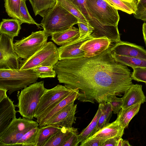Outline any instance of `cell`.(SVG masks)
Instances as JSON below:
<instances>
[{
	"instance_id": "cell-1",
	"label": "cell",
	"mask_w": 146,
	"mask_h": 146,
	"mask_svg": "<svg viewBox=\"0 0 146 146\" xmlns=\"http://www.w3.org/2000/svg\"><path fill=\"white\" fill-rule=\"evenodd\" d=\"M110 47L93 57L59 60L53 67L59 82L78 91L77 99L94 104L121 96L132 84L127 66L116 62Z\"/></svg>"
},
{
	"instance_id": "cell-2",
	"label": "cell",
	"mask_w": 146,
	"mask_h": 146,
	"mask_svg": "<svg viewBox=\"0 0 146 146\" xmlns=\"http://www.w3.org/2000/svg\"><path fill=\"white\" fill-rule=\"evenodd\" d=\"M40 24L50 36L67 30L78 24V19L57 3L55 6L40 13Z\"/></svg>"
},
{
	"instance_id": "cell-3",
	"label": "cell",
	"mask_w": 146,
	"mask_h": 146,
	"mask_svg": "<svg viewBox=\"0 0 146 146\" xmlns=\"http://www.w3.org/2000/svg\"><path fill=\"white\" fill-rule=\"evenodd\" d=\"M47 89L44 81L36 82L17 92V112L23 117L31 119L35 117L36 110L42 96Z\"/></svg>"
},
{
	"instance_id": "cell-4",
	"label": "cell",
	"mask_w": 146,
	"mask_h": 146,
	"mask_svg": "<svg viewBox=\"0 0 146 146\" xmlns=\"http://www.w3.org/2000/svg\"><path fill=\"white\" fill-rule=\"evenodd\" d=\"M38 78L33 69H0V88L7 90L11 95L36 82Z\"/></svg>"
},
{
	"instance_id": "cell-5",
	"label": "cell",
	"mask_w": 146,
	"mask_h": 146,
	"mask_svg": "<svg viewBox=\"0 0 146 146\" xmlns=\"http://www.w3.org/2000/svg\"><path fill=\"white\" fill-rule=\"evenodd\" d=\"M59 58L58 48L52 42H48L30 57L21 60L19 69H33L40 66L54 67Z\"/></svg>"
},
{
	"instance_id": "cell-6",
	"label": "cell",
	"mask_w": 146,
	"mask_h": 146,
	"mask_svg": "<svg viewBox=\"0 0 146 146\" xmlns=\"http://www.w3.org/2000/svg\"><path fill=\"white\" fill-rule=\"evenodd\" d=\"M38 126V123L32 119L16 118L0 133V146H15L25 133Z\"/></svg>"
},
{
	"instance_id": "cell-7",
	"label": "cell",
	"mask_w": 146,
	"mask_h": 146,
	"mask_svg": "<svg viewBox=\"0 0 146 146\" xmlns=\"http://www.w3.org/2000/svg\"><path fill=\"white\" fill-rule=\"evenodd\" d=\"M92 17L104 26H117L119 20L118 10L105 0H86Z\"/></svg>"
},
{
	"instance_id": "cell-8",
	"label": "cell",
	"mask_w": 146,
	"mask_h": 146,
	"mask_svg": "<svg viewBox=\"0 0 146 146\" xmlns=\"http://www.w3.org/2000/svg\"><path fill=\"white\" fill-rule=\"evenodd\" d=\"M50 36L44 30L33 32L13 43L15 51L21 58L27 59L42 48Z\"/></svg>"
},
{
	"instance_id": "cell-9",
	"label": "cell",
	"mask_w": 146,
	"mask_h": 146,
	"mask_svg": "<svg viewBox=\"0 0 146 146\" xmlns=\"http://www.w3.org/2000/svg\"><path fill=\"white\" fill-rule=\"evenodd\" d=\"M13 38L0 35V69H19L20 58L15 52Z\"/></svg>"
},
{
	"instance_id": "cell-10",
	"label": "cell",
	"mask_w": 146,
	"mask_h": 146,
	"mask_svg": "<svg viewBox=\"0 0 146 146\" xmlns=\"http://www.w3.org/2000/svg\"><path fill=\"white\" fill-rule=\"evenodd\" d=\"M73 90L59 84L51 89H47L40 98L35 118H38L47 109L62 100Z\"/></svg>"
},
{
	"instance_id": "cell-11",
	"label": "cell",
	"mask_w": 146,
	"mask_h": 146,
	"mask_svg": "<svg viewBox=\"0 0 146 146\" xmlns=\"http://www.w3.org/2000/svg\"><path fill=\"white\" fill-rule=\"evenodd\" d=\"M73 102L58 112L44 125H50L59 127H71L75 123L77 104Z\"/></svg>"
},
{
	"instance_id": "cell-12",
	"label": "cell",
	"mask_w": 146,
	"mask_h": 146,
	"mask_svg": "<svg viewBox=\"0 0 146 146\" xmlns=\"http://www.w3.org/2000/svg\"><path fill=\"white\" fill-rule=\"evenodd\" d=\"M90 35L66 43L58 48L59 60H71L84 57V52L80 48L82 44L93 38Z\"/></svg>"
},
{
	"instance_id": "cell-13",
	"label": "cell",
	"mask_w": 146,
	"mask_h": 146,
	"mask_svg": "<svg viewBox=\"0 0 146 146\" xmlns=\"http://www.w3.org/2000/svg\"><path fill=\"white\" fill-rule=\"evenodd\" d=\"M111 53L130 57H135L146 60V50L143 47L127 42L120 41L111 48Z\"/></svg>"
},
{
	"instance_id": "cell-14",
	"label": "cell",
	"mask_w": 146,
	"mask_h": 146,
	"mask_svg": "<svg viewBox=\"0 0 146 146\" xmlns=\"http://www.w3.org/2000/svg\"><path fill=\"white\" fill-rule=\"evenodd\" d=\"M78 91L73 90L65 97L47 109L38 118L36 121L40 127L44 126L55 114L66 106L74 101L78 97Z\"/></svg>"
},
{
	"instance_id": "cell-15",
	"label": "cell",
	"mask_w": 146,
	"mask_h": 146,
	"mask_svg": "<svg viewBox=\"0 0 146 146\" xmlns=\"http://www.w3.org/2000/svg\"><path fill=\"white\" fill-rule=\"evenodd\" d=\"M111 42L105 36L93 38L81 46L80 48L85 53L84 57H91L101 54L110 47Z\"/></svg>"
},
{
	"instance_id": "cell-16",
	"label": "cell",
	"mask_w": 146,
	"mask_h": 146,
	"mask_svg": "<svg viewBox=\"0 0 146 146\" xmlns=\"http://www.w3.org/2000/svg\"><path fill=\"white\" fill-rule=\"evenodd\" d=\"M14 101L7 96L0 102V133L5 130L16 118L17 111Z\"/></svg>"
},
{
	"instance_id": "cell-17",
	"label": "cell",
	"mask_w": 146,
	"mask_h": 146,
	"mask_svg": "<svg viewBox=\"0 0 146 146\" xmlns=\"http://www.w3.org/2000/svg\"><path fill=\"white\" fill-rule=\"evenodd\" d=\"M124 129L116 119L112 123H110L85 141L94 139L104 141L114 137L120 138L124 134Z\"/></svg>"
},
{
	"instance_id": "cell-18",
	"label": "cell",
	"mask_w": 146,
	"mask_h": 146,
	"mask_svg": "<svg viewBox=\"0 0 146 146\" xmlns=\"http://www.w3.org/2000/svg\"><path fill=\"white\" fill-rule=\"evenodd\" d=\"M141 85L132 84L122 98V109L128 108L139 103H144L146 97L142 90Z\"/></svg>"
},
{
	"instance_id": "cell-19",
	"label": "cell",
	"mask_w": 146,
	"mask_h": 146,
	"mask_svg": "<svg viewBox=\"0 0 146 146\" xmlns=\"http://www.w3.org/2000/svg\"><path fill=\"white\" fill-rule=\"evenodd\" d=\"M80 36L79 29L72 27L65 31L52 34L51 40L57 45L62 46L77 39Z\"/></svg>"
},
{
	"instance_id": "cell-20",
	"label": "cell",
	"mask_w": 146,
	"mask_h": 146,
	"mask_svg": "<svg viewBox=\"0 0 146 146\" xmlns=\"http://www.w3.org/2000/svg\"><path fill=\"white\" fill-rule=\"evenodd\" d=\"M21 24L17 19H3L0 24V33L5 34L13 38L18 36L21 29Z\"/></svg>"
},
{
	"instance_id": "cell-21",
	"label": "cell",
	"mask_w": 146,
	"mask_h": 146,
	"mask_svg": "<svg viewBox=\"0 0 146 146\" xmlns=\"http://www.w3.org/2000/svg\"><path fill=\"white\" fill-rule=\"evenodd\" d=\"M104 104V103L99 104L98 110L90 123L78 135L77 144L78 145L80 143L83 142L94 134L99 118L103 111Z\"/></svg>"
},
{
	"instance_id": "cell-22",
	"label": "cell",
	"mask_w": 146,
	"mask_h": 146,
	"mask_svg": "<svg viewBox=\"0 0 146 146\" xmlns=\"http://www.w3.org/2000/svg\"><path fill=\"white\" fill-rule=\"evenodd\" d=\"M141 104L139 103L125 109L121 108L119 110L116 119L123 128L128 127L131 119L139 112Z\"/></svg>"
},
{
	"instance_id": "cell-23",
	"label": "cell",
	"mask_w": 146,
	"mask_h": 146,
	"mask_svg": "<svg viewBox=\"0 0 146 146\" xmlns=\"http://www.w3.org/2000/svg\"><path fill=\"white\" fill-rule=\"evenodd\" d=\"M77 130V129L72 127H62L60 130L51 137L44 146H62L68 137L72 133Z\"/></svg>"
},
{
	"instance_id": "cell-24",
	"label": "cell",
	"mask_w": 146,
	"mask_h": 146,
	"mask_svg": "<svg viewBox=\"0 0 146 146\" xmlns=\"http://www.w3.org/2000/svg\"><path fill=\"white\" fill-rule=\"evenodd\" d=\"M62 128L50 125L39 127L36 146H44L51 137L60 130Z\"/></svg>"
},
{
	"instance_id": "cell-25",
	"label": "cell",
	"mask_w": 146,
	"mask_h": 146,
	"mask_svg": "<svg viewBox=\"0 0 146 146\" xmlns=\"http://www.w3.org/2000/svg\"><path fill=\"white\" fill-rule=\"evenodd\" d=\"M105 0L115 9L129 14H134L137 9L136 0L132 1L127 0Z\"/></svg>"
},
{
	"instance_id": "cell-26",
	"label": "cell",
	"mask_w": 146,
	"mask_h": 146,
	"mask_svg": "<svg viewBox=\"0 0 146 146\" xmlns=\"http://www.w3.org/2000/svg\"><path fill=\"white\" fill-rule=\"evenodd\" d=\"M111 53L116 62L130 67L132 68L146 67V60L137 58L119 55L111 52Z\"/></svg>"
},
{
	"instance_id": "cell-27",
	"label": "cell",
	"mask_w": 146,
	"mask_h": 146,
	"mask_svg": "<svg viewBox=\"0 0 146 146\" xmlns=\"http://www.w3.org/2000/svg\"><path fill=\"white\" fill-rule=\"evenodd\" d=\"M21 1V0H5L4 7L8 15L18 19L22 24L23 23L20 13Z\"/></svg>"
},
{
	"instance_id": "cell-28",
	"label": "cell",
	"mask_w": 146,
	"mask_h": 146,
	"mask_svg": "<svg viewBox=\"0 0 146 146\" xmlns=\"http://www.w3.org/2000/svg\"><path fill=\"white\" fill-rule=\"evenodd\" d=\"M39 129V127H36L27 132L15 146H36Z\"/></svg>"
},
{
	"instance_id": "cell-29",
	"label": "cell",
	"mask_w": 146,
	"mask_h": 146,
	"mask_svg": "<svg viewBox=\"0 0 146 146\" xmlns=\"http://www.w3.org/2000/svg\"><path fill=\"white\" fill-rule=\"evenodd\" d=\"M57 3L85 24H89L78 9L70 0H56Z\"/></svg>"
},
{
	"instance_id": "cell-30",
	"label": "cell",
	"mask_w": 146,
	"mask_h": 146,
	"mask_svg": "<svg viewBox=\"0 0 146 146\" xmlns=\"http://www.w3.org/2000/svg\"><path fill=\"white\" fill-rule=\"evenodd\" d=\"M35 16L53 7L57 3L56 0H29Z\"/></svg>"
},
{
	"instance_id": "cell-31",
	"label": "cell",
	"mask_w": 146,
	"mask_h": 146,
	"mask_svg": "<svg viewBox=\"0 0 146 146\" xmlns=\"http://www.w3.org/2000/svg\"><path fill=\"white\" fill-rule=\"evenodd\" d=\"M113 111L110 104L105 102L102 113L99 118L94 134L108 124L112 116Z\"/></svg>"
},
{
	"instance_id": "cell-32",
	"label": "cell",
	"mask_w": 146,
	"mask_h": 146,
	"mask_svg": "<svg viewBox=\"0 0 146 146\" xmlns=\"http://www.w3.org/2000/svg\"><path fill=\"white\" fill-rule=\"evenodd\" d=\"M70 0L78 9L91 26L96 23V20L91 15L87 8L86 0Z\"/></svg>"
},
{
	"instance_id": "cell-33",
	"label": "cell",
	"mask_w": 146,
	"mask_h": 146,
	"mask_svg": "<svg viewBox=\"0 0 146 146\" xmlns=\"http://www.w3.org/2000/svg\"><path fill=\"white\" fill-rule=\"evenodd\" d=\"M26 0H21L20 6V17L23 23L29 24H34L36 25L38 28L41 26L40 24L36 23L30 14L26 4Z\"/></svg>"
},
{
	"instance_id": "cell-34",
	"label": "cell",
	"mask_w": 146,
	"mask_h": 146,
	"mask_svg": "<svg viewBox=\"0 0 146 146\" xmlns=\"http://www.w3.org/2000/svg\"><path fill=\"white\" fill-rule=\"evenodd\" d=\"M33 69L40 78H54L57 75L53 67L49 66H40Z\"/></svg>"
},
{
	"instance_id": "cell-35",
	"label": "cell",
	"mask_w": 146,
	"mask_h": 146,
	"mask_svg": "<svg viewBox=\"0 0 146 146\" xmlns=\"http://www.w3.org/2000/svg\"><path fill=\"white\" fill-rule=\"evenodd\" d=\"M106 103L110 104L113 112L114 114H117L122 108V98H117L116 95L110 96L107 101Z\"/></svg>"
},
{
	"instance_id": "cell-36",
	"label": "cell",
	"mask_w": 146,
	"mask_h": 146,
	"mask_svg": "<svg viewBox=\"0 0 146 146\" xmlns=\"http://www.w3.org/2000/svg\"><path fill=\"white\" fill-rule=\"evenodd\" d=\"M131 73L133 80L137 82L146 83V67L136 68H133Z\"/></svg>"
},
{
	"instance_id": "cell-37",
	"label": "cell",
	"mask_w": 146,
	"mask_h": 146,
	"mask_svg": "<svg viewBox=\"0 0 146 146\" xmlns=\"http://www.w3.org/2000/svg\"><path fill=\"white\" fill-rule=\"evenodd\" d=\"M78 24L80 33V36L79 38H80L91 35L94 30V28L89 24H85L78 20Z\"/></svg>"
},
{
	"instance_id": "cell-38",
	"label": "cell",
	"mask_w": 146,
	"mask_h": 146,
	"mask_svg": "<svg viewBox=\"0 0 146 146\" xmlns=\"http://www.w3.org/2000/svg\"><path fill=\"white\" fill-rule=\"evenodd\" d=\"M78 135V130L72 133L64 142L62 146H78L77 137Z\"/></svg>"
},
{
	"instance_id": "cell-39",
	"label": "cell",
	"mask_w": 146,
	"mask_h": 146,
	"mask_svg": "<svg viewBox=\"0 0 146 146\" xmlns=\"http://www.w3.org/2000/svg\"><path fill=\"white\" fill-rule=\"evenodd\" d=\"M103 141L99 140L91 139L86 140L81 143V146H102Z\"/></svg>"
},
{
	"instance_id": "cell-40",
	"label": "cell",
	"mask_w": 146,
	"mask_h": 146,
	"mask_svg": "<svg viewBox=\"0 0 146 146\" xmlns=\"http://www.w3.org/2000/svg\"><path fill=\"white\" fill-rule=\"evenodd\" d=\"M133 15L134 17L136 19H141L146 23V9H137L136 12Z\"/></svg>"
},
{
	"instance_id": "cell-41",
	"label": "cell",
	"mask_w": 146,
	"mask_h": 146,
	"mask_svg": "<svg viewBox=\"0 0 146 146\" xmlns=\"http://www.w3.org/2000/svg\"><path fill=\"white\" fill-rule=\"evenodd\" d=\"M119 138L114 137L108 139L104 142L102 146H116L117 141Z\"/></svg>"
},
{
	"instance_id": "cell-42",
	"label": "cell",
	"mask_w": 146,
	"mask_h": 146,
	"mask_svg": "<svg viewBox=\"0 0 146 146\" xmlns=\"http://www.w3.org/2000/svg\"><path fill=\"white\" fill-rule=\"evenodd\" d=\"M137 6L138 9H146V0H137Z\"/></svg>"
},
{
	"instance_id": "cell-43",
	"label": "cell",
	"mask_w": 146,
	"mask_h": 146,
	"mask_svg": "<svg viewBox=\"0 0 146 146\" xmlns=\"http://www.w3.org/2000/svg\"><path fill=\"white\" fill-rule=\"evenodd\" d=\"M7 91L6 89L0 88V102L7 97Z\"/></svg>"
},
{
	"instance_id": "cell-44",
	"label": "cell",
	"mask_w": 146,
	"mask_h": 146,
	"mask_svg": "<svg viewBox=\"0 0 146 146\" xmlns=\"http://www.w3.org/2000/svg\"><path fill=\"white\" fill-rule=\"evenodd\" d=\"M142 32L144 42L146 46V23L145 22L142 25Z\"/></svg>"
},
{
	"instance_id": "cell-45",
	"label": "cell",
	"mask_w": 146,
	"mask_h": 146,
	"mask_svg": "<svg viewBox=\"0 0 146 146\" xmlns=\"http://www.w3.org/2000/svg\"><path fill=\"white\" fill-rule=\"evenodd\" d=\"M123 140L121 137L119 138L117 141L116 146H122Z\"/></svg>"
},
{
	"instance_id": "cell-46",
	"label": "cell",
	"mask_w": 146,
	"mask_h": 146,
	"mask_svg": "<svg viewBox=\"0 0 146 146\" xmlns=\"http://www.w3.org/2000/svg\"><path fill=\"white\" fill-rule=\"evenodd\" d=\"M131 145L129 142L127 140H124L122 146H131Z\"/></svg>"
},
{
	"instance_id": "cell-47",
	"label": "cell",
	"mask_w": 146,
	"mask_h": 146,
	"mask_svg": "<svg viewBox=\"0 0 146 146\" xmlns=\"http://www.w3.org/2000/svg\"><path fill=\"white\" fill-rule=\"evenodd\" d=\"M129 0V1H132L133 0Z\"/></svg>"
},
{
	"instance_id": "cell-48",
	"label": "cell",
	"mask_w": 146,
	"mask_h": 146,
	"mask_svg": "<svg viewBox=\"0 0 146 146\" xmlns=\"http://www.w3.org/2000/svg\"><path fill=\"white\" fill-rule=\"evenodd\" d=\"M145 84H146V83H145Z\"/></svg>"
}]
</instances>
